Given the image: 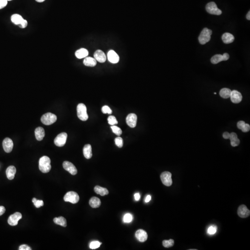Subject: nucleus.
I'll return each instance as SVG.
<instances>
[{
	"mask_svg": "<svg viewBox=\"0 0 250 250\" xmlns=\"http://www.w3.org/2000/svg\"><path fill=\"white\" fill-rule=\"evenodd\" d=\"M16 172V167L13 166H10L6 170V175L9 180H13L15 178V174Z\"/></svg>",
	"mask_w": 250,
	"mask_h": 250,
	"instance_id": "obj_20",
	"label": "nucleus"
},
{
	"mask_svg": "<svg viewBox=\"0 0 250 250\" xmlns=\"http://www.w3.org/2000/svg\"><path fill=\"white\" fill-rule=\"evenodd\" d=\"M212 31L208 28H204L199 36V41L201 44L204 45L208 42L211 39Z\"/></svg>",
	"mask_w": 250,
	"mask_h": 250,
	"instance_id": "obj_2",
	"label": "nucleus"
},
{
	"mask_svg": "<svg viewBox=\"0 0 250 250\" xmlns=\"http://www.w3.org/2000/svg\"><path fill=\"white\" fill-rule=\"evenodd\" d=\"M65 202H70L71 203L75 204L79 200V197L77 193L74 191H70L65 194L64 198Z\"/></svg>",
	"mask_w": 250,
	"mask_h": 250,
	"instance_id": "obj_5",
	"label": "nucleus"
},
{
	"mask_svg": "<svg viewBox=\"0 0 250 250\" xmlns=\"http://www.w3.org/2000/svg\"><path fill=\"white\" fill-rule=\"evenodd\" d=\"M250 125L248 124H245V125H244L243 128H242L241 130H242V132H244V133H246V132H249L250 131Z\"/></svg>",
	"mask_w": 250,
	"mask_h": 250,
	"instance_id": "obj_40",
	"label": "nucleus"
},
{
	"mask_svg": "<svg viewBox=\"0 0 250 250\" xmlns=\"http://www.w3.org/2000/svg\"><path fill=\"white\" fill-rule=\"evenodd\" d=\"M246 19H247V20H250V12H248V13H247V15H246Z\"/></svg>",
	"mask_w": 250,
	"mask_h": 250,
	"instance_id": "obj_51",
	"label": "nucleus"
},
{
	"mask_svg": "<svg viewBox=\"0 0 250 250\" xmlns=\"http://www.w3.org/2000/svg\"><path fill=\"white\" fill-rule=\"evenodd\" d=\"M94 191L97 194H100L101 196L107 195L109 193V192L107 188L99 186H96L94 188Z\"/></svg>",
	"mask_w": 250,
	"mask_h": 250,
	"instance_id": "obj_25",
	"label": "nucleus"
},
{
	"mask_svg": "<svg viewBox=\"0 0 250 250\" xmlns=\"http://www.w3.org/2000/svg\"><path fill=\"white\" fill-rule=\"evenodd\" d=\"M245 124H246V123L244 121H240L237 123V127H238L239 129L241 130L242 128H243V127H244Z\"/></svg>",
	"mask_w": 250,
	"mask_h": 250,
	"instance_id": "obj_45",
	"label": "nucleus"
},
{
	"mask_svg": "<svg viewBox=\"0 0 250 250\" xmlns=\"http://www.w3.org/2000/svg\"><path fill=\"white\" fill-rule=\"evenodd\" d=\"M237 138H238V137H237V135L236 133H231L230 134L229 139L231 141L234 140Z\"/></svg>",
	"mask_w": 250,
	"mask_h": 250,
	"instance_id": "obj_44",
	"label": "nucleus"
},
{
	"mask_svg": "<svg viewBox=\"0 0 250 250\" xmlns=\"http://www.w3.org/2000/svg\"><path fill=\"white\" fill-rule=\"evenodd\" d=\"M24 19L22 17L18 14H14L12 15L11 17L12 22L15 25H18V26L21 24V22Z\"/></svg>",
	"mask_w": 250,
	"mask_h": 250,
	"instance_id": "obj_26",
	"label": "nucleus"
},
{
	"mask_svg": "<svg viewBox=\"0 0 250 250\" xmlns=\"http://www.w3.org/2000/svg\"><path fill=\"white\" fill-rule=\"evenodd\" d=\"M206 11L211 15L220 16L222 13V11L217 7L215 2H210L207 4L206 7Z\"/></svg>",
	"mask_w": 250,
	"mask_h": 250,
	"instance_id": "obj_6",
	"label": "nucleus"
},
{
	"mask_svg": "<svg viewBox=\"0 0 250 250\" xmlns=\"http://www.w3.org/2000/svg\"><path fill=\"white\" fill-rule=\"evenodd\" d=\"M94 57L96 60L100 63H103L106 61V55L105 53L101 50H96L94 53Z\"/></svg>",
	"mask_w": 250,
	"mask_h": 250,
	"instance_id": "obj_17",
	"label": "nucleus"
},
{
	"mask_svg": "<svg viewBox=\"0 0 250 250\" xmlns=\"http://www.w3.org/2000/svg\"><path fill=\"white\" fill-rule=\"evenodd\" d=\"M161 180L162 182L166 186H171L172 184L171 179V173L168 171H165L161 174Z\"/></svg>",
	"mask_w": 250,
	"mask_h": 250,
	"instance_id": "obj_8",
	"label": "nucleus"
},
{
	"mask_svg": "<svg viewBox=\"0 0 250 250\" xmlns=\"http://www.w3.org/2000/svg\"><path fill=\"white\" fill-rule=\"evenodd\" d=\"M223 56L224 58V61H226V60H228L229 59V55L227 53H224V54L223 55Z\"/></svg>",
	"mask_w": 250,
	"mask_h": 250,
	"instance_id": "obj_48",
	"label": "nucleus"
},
{
	"mask_svg": "<svg viewBox=\"0 0 250 250\" xmlns=\"http://www.w3.org/2000/svg\"><path fill=\"white\" fill-rule=\"evenodd\" d=\"M89 55V52L85 48H81L76 50L75 56L77 59H81L86 58Z\"/></svg>",
	"mask_w": 250,
	"mask_h": 250,
	"instance_id": "obj_23",
	"label": "nucleus"
},
{
	"mask_svg": "<svg viewBox=\"0 0 250 250\" xmlns=\"http://www.w3.org/2000/svg\"><path fill=\"white\" fill-rule=\"evenodd\" d=\"M134 198L136 201H139L140 198V194L139 193H136L134 194Z\"/></svg>",
	"mask_w": 250,
	"mask_h": 250,
	"instance_id": "obj_49",
	"label": "nucleus"
},
{
	"mask_svg": "<svg viewBox=\"0 0 250 250\" xmlns=\"http://www.w3.org/2000/svg\"><path fill=\"white\" fill-rule=\"evenodd\" d=\"M230 137V134L228 132H225L223 134V137L225 139H229Z\"/></svg>",
	"mask_w": 250,
	"mask_h": 250,
	"instance_id": "obj_47",
	"label": "nucleus"
},
{
	"mask_svg": "<svg viewBox=\"0 0 250 250\" xmlns=\"http://www.w3.org/2000/svg\"><path fill=\"white\" fill-rule=\"evenodd\" d=\"M77 114L78 118L82 121H86L88 119V115L87 113V108L83 103H80L77 106Z\"/></svg>",
	"mask_w": 250,
	"mask_h": 250,
	"instance_id": "obj_3",
	"label": "nucleus"
},
{
	"mask_svg": "<svg viewBox=\"0 0 250 250\" xmlns=\"http://www.w3.org/2000/svg\"><path fill=\"white\" fill-rule=\"evenodd\" d=\"M35 135L36 139L38 141H41L45 136V132L43 128L38 127L36 128L35 130Z\"/></svg>",
	"mask_w": 250,
	"mask_h": 250,
	"instance_id": "obj_18",
	"label": "nucleus"
},
{
	"mask_svg": "<svg viewBox=\"0 0 250 250\" xmlns=\"http://www.w3.org/2000/svg\"><path fill=\"white\" fill-rule=\"evenodd\" d=\"M102 112L103 114H111L112 113V111L110 109V108L108 106H104L102 108Z\"/></svg>",
	"mask_w": 250,
	"mask_h": 250,
	"instance_id": "obj_38",
	"label": "nucleus"
},
{
	"mask_svg": "<svg viewBox=\"0 0 250 250\" xmlns=\"http://www.w3.org/2000/svg\"><path fill=\"white\" fill-rule=\"evenodd\" d=\"M3 149L7 153H10L12 151L13 144L12 140L10 138H6L4 139L2 143Z\"/></svg>",
	"mask_w": 250,
	"mask_h": 250,
	"instance_id": "obj_12",
	"label": "nucleus"
},
{
	"mask_svg": "<svg viewBox=\"0 0 250 250\" xmlns=\"http://www.w3.org/2000/svg\"><path fill=\"white\" fill-rule=\"evenodd\" d=\"M108 61L113 64H116L119 61V58L118 54L113 50H110L108 53Z\"/></svg>",
	"mask_w": 250,
	"mask_h": 250,
	"instance_id": "obj_15",
	"label": "nucleus"
},
{
	"mask_svg": "<svg viewBox=\"0 0 250 250\" xmlns=\"http://www.w3.org/2000/svg\"><path fill=\"white\" fill-rule=\"evenodd\" d=\"M115 144L119 148H122L123 145V141L122 138L120 137H118L115 139Z\"/></svg>",
	"mask_w": 250,
	"mask_h": 250,
	"instance_id": "obj_35",
	"label": "nucleus"
},
{
	"mask_svg": "<svg viewBox=\"0 0 250 250\" xmlns=\"http://www.w3.org/2000/svg\"><path fill=\"white\" fill-rule=\"evenodd\" d=\"M27 20L24 19L23 20L22 22H21V24L19 25V26L22 28H25L27 26Z\"/></svg>",
	"mask_w": 250,
	"mask_h": 250,
	"instance_id": "obj_42",
	"label": "nucleus"
},
{
	"mask_svg": "<svg viewBox=\"0 0 250 250\" xmlns=\"http://www.w3.org/2000/svg\"><path fill=\"white\" fill-rule=\"evenodd\" d=\"M102 243L99 242L98 241H94L91 242L90 245V247L91 249H96L100 247Z\"/></svg>",
	"mask_w": 250,
	"mask_h": 250,
	"instance_id": "obj_34",
	"label": "nucleus"
},
{
	"mask_svg": "<svg viewBox=\"0 0 250 250\" xmlns=\"http://www.w3.org/2000/svg\"><path fill=\"white\" fill-rule=\"evenodd\" d=\"M137 116L135 114H130L126 118V122L129 127L135 128L137 125Z\"/></svg>",
	"mask_w": 250,
	"mask_h": 250,
	"instance_id": "obj_11",
	"label": "nucleus"
},
{
	"mask_svg": "<svg viewBox=\"0 0 250 250\" xmlns=\"http://www.w3.org/2000/svg\"><path fill=\"white\" fill-rule=\"evenodd\" d=\"M217 228L215 226H211L208 228L207 233L208 234H214L216 233Z\"/></svg>",
	"mask_w": 250,
	"mask_h": 250,
	"instance_id": "obj_36",
	"label": "nucleus"
},
{
	"mask_svg": "<svg viewBox=\"0 0 250 250\" xmlns=\"http://www.w3.org/2000/svg\"><path fill=\"white\" fill-rule=\"evenodd\" d=\"M240 140L238 138H237V139H235L234 140L231 141V146H233V147L238 146L239 144H240Z\"/></svg>",
	"mask_w": 250,
	"mask_h": 250,
	"instance_id": "obj_39",
	"label": "nucleus"
},
{
	"mask_svg": "<svg viewBox=\"0 0 250 250\" xmlns=\"http://www.w3.org/2000/svg\"><path fill=\"white\" fill-rule=\"evenodd\" d=\"M231 91L228 88H223L221 89L220 92V96L224 99H228L230 97Z\"/></svg>",
	"mask_w": 250,
	"mask_h": 250,
	"instance_id": "obj_28",
	"label": "nucleus"
},
{
	"mask_svg": "<svg viewBox=\"0 0 250 250\" xmlns=\"http://www.w3.org/2000/svg\"><path fill=\"white\" fill-rule=\"evenodd\" d=\"M97 64V61L95 58L91 57H87L85 58L83 60V64L86 66L94 67Z\"/></svg>",
	"mask_w": 250,
	"mask_h": 250,
	"instance_id": "obj_22",
	"label": "nucleus"
},
{
	"mask_svg": "<svg viewBox=\"0 0 250 250\" xmlns=\"http://www.w3.org/2000/svg\"><path fill=\"white\" fill-rule=\"evenodd\" d=\"M36 1L38 2H42L44 1L45 0H35Z\"/></svg>",
	"mask_w": 250,
	"mask_h": 250,
	"instance_id": "obj_52",
	"label": "nucleus"
},
{
	"mask_svg": "<svg viewBox=\"0 0 250 250\" xmlns=\"http://www.w3.org/2000/svg\"><path fill=\"white\" fill-rule=\"evenodd\" d=\"M7 4V0H0V9L5 7Z\"/></svg>",
	"mask_w": 250,
	"mask_h": 250,
	"instance_id": "obj_41",
	"label": "nucleus"
},
{
	"mask_svg": "<svg viewBox=\"0 0 250 250\" xmlns=\"http://www.w3.org/2000/svg\"><path fill=\"white\" fill-rule=\"evenodd\" d=\"M111 128L113 132L118 136H120L122 133V129L118 127L117 126L114 125V126H111Z\"/></svg>",
	"mask_w": 250,
	"mask_h": 250,
	"instance_id": "obj_31",
	"label": "nucleus"
},
{
	"mask_svg": "<svg viewBox=\"0 0 250 250\" xmlns=\"http://www.w3.org/2000/svg\"><path fill=\"white\" fill-rule=\"evenodd\" d=\"M64 169L68 171L71 175H75L77 174V170L76 167L70 162L65 161L63 164Z\"/></svg>",
	"mask_w": 250,
	"mask_h": 250,
	"instance_id": "obj_10",
	"label": "nucleus"
},
{
	"mask_svg": "<svg viewBox=\"0 0 250 250\" xmlns=\"http://www.w3.org/2000/svg\"><path fill=\"white\" fill-rule=\"evenodd\" d=\"M19 250H31V248L27 245H22L19 247Z\"/></svg>",
	"mask_w": 250,
	"mask_h": 250,
	"instance_id": "obj_43",
	"label": "nucleus"
},
{
	"mask_svg": "<svg viewBox=\"0 0 250 250\" xmlns=\"http://www.w3.org/2000/svg\"><path fill=\"white\" fill-rule=\"evenodd\" d=\"M123 220L126 223H130L133 220V216L130 214H126L124 216Z\"/></svg>",
	"mask_w": 250,
	"mask_h": 250,
	"instance_id": "obj_37",
	"label": "nucleus"
},
{
	"mask_svg": "<svg viewBox=\"0 0 250 250\" xmlns=\"http://www.w3.org/2000/svg\"><path fill=\"white\" fill-rule=\"evenodd\" d=\"M174 241L172 239H170L169 240H165L163 241V246L166 248H169L172 247L174 246Z\"/></svg>",
	"mask_w": 250,
	"mask_h": 250,
	"instance_id": "obj_30",
	"label": "nucleus"
},
{
	"mask_svg": "<svg viewBox=\"0 0 250 250\" xmlns=\"http://www.w3.org/2000/svg\"><path fill=\"white\" fill-rule=\"evenodd\" d=\"M57 116L55 114L47 113L42 115L41 118V121L45 125H50L56 122Z\"/></svg>",
	"mask_w": 250,
	"mask_h": 250,
	"instance_id": "obj_4",
	"label": "nucleus"
},
{
	"mask_svg": "<svg viewBox=\"0 0 250 250\" xmlns=\"http://www.w3.org/2000/svg\"><path fill=\"white\" fill-rule=\"evenodd\" d=\"M238 214L241 218H246L250 216V211L246 205H241L238 208Z\"/></svg>",
	"mask_w": 250,
	"mask_h": 250,
	"instance_id": "obj_13",
	"label": "nucleus"
},
{
	"mask_svg": "<svg viewBox=\"0 0 250 250\" xmlns=\"http://www.w3.org/2000/svg\"><path fill=\"white\" fill-rule=\"evenodd\" d=\"M214 94H215V95H216V93L214 92Z\"/></svg>",
	"mask_w": 250,
	"mask_h": 250,
	"instance_id": "obj_54",
	"label": "nucleus"
},
{
	"mask_svg": "<svg viewBox=\"0 0 250 250\" xmlns=\"http://www.w3.org/2000/svg\"><path fill=\"white\" fill-rule=\"evenodd\" d=\"M108 122L109 124H110V125H112V126L115 125H117L118 123L116 118L114 116H112V115H111L110 116L108 117Z\"/></svg>",
	"mask_w": 250,
	"mask_h": 250,
	"instance_id": "obj_32",
	"label": "nucleus"
},
{
	"mask_svg": "<svg viewBox=\"0 0 250 250\" xmlns=\"http://www.w3.org/2000/svg\"><path fill=\"white\" fill-rule=\"evenodd\" d=\"M151 196L150 195H148V196H146V198L145 199V203H148V202H149L150 201V200H151Z\"/></svg>",
	"mask_w": 250,
	"mask_h": 250,
	"instance_id": "obj_50",
	"label": "nucleus"
},
{
	"mask_svg": "<svg viewBox=\"0 0 250 250\" xmlns=\"http://www.w3.org/2000/svg\"><path fill=\"white\" fill-rule=\"evenodd\" d=\"M6 209L5 208H4L3 206H0V216H1L2 214H4V213L5 212Z\"/></svg>",
	"mask_w": 250,
	"mask_h": 250,
	"instance_id": "obj_46",
	"label": "nucleus"
},
{
	"mask_svg": "<svg viewBox=\"0 0 250 250\" xmlns=\"http://www.w3.org/2000/svg\"><path fill=\"white\" fill-rule=\"evenodd\" d=\"M135 236L137 240L141 242H145L148 238V235L145 231L139 229L136 231Z\"/></svg>",
	"mask_w": 250,
	"mask_h": 250,
	"instance_id": "obj_16",
	"label": "nucleus"
},
{
	"mask_svg": "<svg viewBox=\"0 0 250 250\" xmlns=\"http://www.w3.org/2000/svg\"><path fill=\"white\" fill-rule=\"evenodd\" d=\"M32 202L34 203V205L37 208H40V207H42L44 205L43 201L42 200H37V199L35 198H33V199Z\"/></svg>",
	"mask_w": 250,
	"mask_h": 250,
	"instance_id": "obj_33",
	"label": "nucleus"
},
{
	"mask_svg": "<svg viewBox=\"0 0 250 250\" xmlns=\"http://www.w3.org/2000/svg\"><path fill=\"white\" fill-rule=\"evenodd\" d=\"M222 40L225 44H230L234 40V37L233 34L229 33H226L222 36Z\"/></svg>",
	"mask_w": 250,
	"mask_h": 250,
	"instance_id": "obj_19",
	"label": "nucleus"
},
{
	"mask_svg": "<svg viewBox=\"0 0 250 250\" xmlns=\"http://www.w3.org/2000/svg\"><path fill=\"white\" fill-rule=\"evenodd\" d=\"M67 134L66 133H61L57 135L55 139L54 144L56 146L62 147L66 143L67 139Z\"/></svg>",
	"mask_w": 250,
	"mask_h": 250,
	"instance_id": "obj_7",
	"label": "nucleus"
},
{
	"mask_svg": "<svg viewBox=\"0 0 250 250\" xmlns=\"http://www.w3.org/2000/svg\"><path fill=\"white\" fill-rule=\"evenodd\" d=\"M89 204L92 208H99L101 206V200H100V199L96 197H93L90 199Z\"/></svg>",
	"mask_w": 250,
	"mask_h": 250,
	"instance_id": "obj_24",
	"label": "nucleus"
},
{
	"mask_svg": "<svg viewBox=\"0 0 250 250\" xmlns=\"http://www.w3.org/2000/svg\"><path fill=\"white\" fill-rule=\"evenodd\" d=\"M222 61H224V58L221 54L215 55L211 59V63L213 64H217Z\"/></svg>",
	"mask_w": 250,
	"mask_h": 250,
	"instance_id": "obj_29",
	"label": "nucleus"
},
{
	"mask_svg": "<svg viewBox=\"0 0 250 250\" xmlns=\"http://www.w3.org/2000/svg\"><path fill=\"white\" fill-rule=\"evenodd\" d=\"M83 153L84 156L86 159H90L92 156V147L91 145L87 144L85 145L83 149Z\"/></svg>",
	"mask_w": 250,
	"mask_h": 250,
	"instance_id": "obj_21",
	"label": "nucleus"
},
{
	"mask_svg": "<svg viewBox=\"0 0 250 250\" xmlns=\"http://www.w3.org/2000/svg\"><path fill=\"white\" fill-rule=\"evenodd\" d=\"M39 169L44 173H48L51 169L50 159L48 157H42L39 160Z\"/></svg>",
	"mask_w": 250,
	"mask_h": 250,
	"instance_id": "obj_1",
	"label": "nucleus"
},
{
	"mask_svg": "<svg viewBox=\"0 0 250 250\" xmlns=\"http://www.w3.org/2000/svg\"><path fill=\"white\" fill-rule=\"evenodd\" d=\"M7 1H12V0H7Z\"/></svg>",
	"mask_w": 250,
	"mask_h": 250,
	"instance_id": "obj_53",
	"label": "nucleus"
},
{
	"mask_svg": "<svg viewBox=\"0 0 250 250\" xmlns=\"http://www.w3.org/2000/svg\"><path fill=\"white\" fill-rule=\"evenodd\" d=\"M231 100L234 103H239L242 101V96L240 92L238 91H231V94L230 96Z\"/></svg>",
	"mask_w": 250,
	"mask_h": 250,
	"instance_id": "obj_14",
	"label": "nucleus"
},
{
	"mask_svg": "<svg viewBox=\"0 0 250 250\" xmlns=\"http://www.w3.org/2000/svg\"><path fill=\"white\" fill-rule=\"evenodd\" d=\"M22 216L21 213L16 212L15 214L9 216L8 219V223L12 226H16L18 223L19 220L22 218Z\"/></svg>",
	"mask_w": 250,
	"mask_h": 250,
	"instance_id": "obj_9",
	"label": "nucleus"
},
{
	"mask_svg": "<svg viewBox=\"0 0 250 250\" xmlns=\"http://www.w3.org/2000/svg\"><path fill=\"white\" fill-rule=\"evenodd\" d=\"M53 221L55 223L63 227H66L67 226V221L66 219L62 216L56 217L54 219Z\"/></svg>",
	"mask_w": 250,
	"mask_h": 250,
	"instance_id": "obj_27",
	"label": "nucleus"
}]
</instances>
